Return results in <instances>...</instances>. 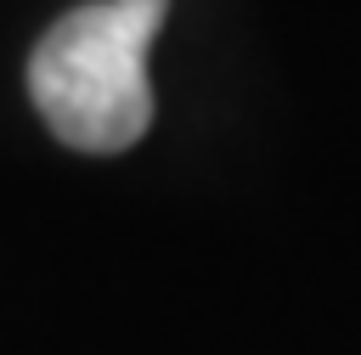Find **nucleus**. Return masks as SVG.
I'll use <instances>...</instances> for the list:
<instances>
[{
	"label": "nucleus",
	"instance_id": "obj_1",
	"mask_svg": "<svg viewBox=\"0 0 361 355\" xmlns=\"http://www.w3.org/2000/svg\"><path fill=\"white\" fill-rule=\"evenodd\" d=\"M164 17L118 0L73 6L28 56V96L73 152H124L152 124L147 51Z\"/></svg>",
	"mask_w": 361,
	"mask_h": 355
},
{
	"label": "nucleus",
	"instance_id": "obj_2",
	"mask_svg": "<svg viewBox=\"0 0 361 355\" xmlns=\"http://www.w3.org/2000/svg\"><path fill=\"white\" fill-rule=\"evenodd\" d=\"M118 6H135V11H158V17L169 11V0H118Z\"/></svg>",
	"mask_w": 361,
	"mask_h": 355
}]
</instances>
